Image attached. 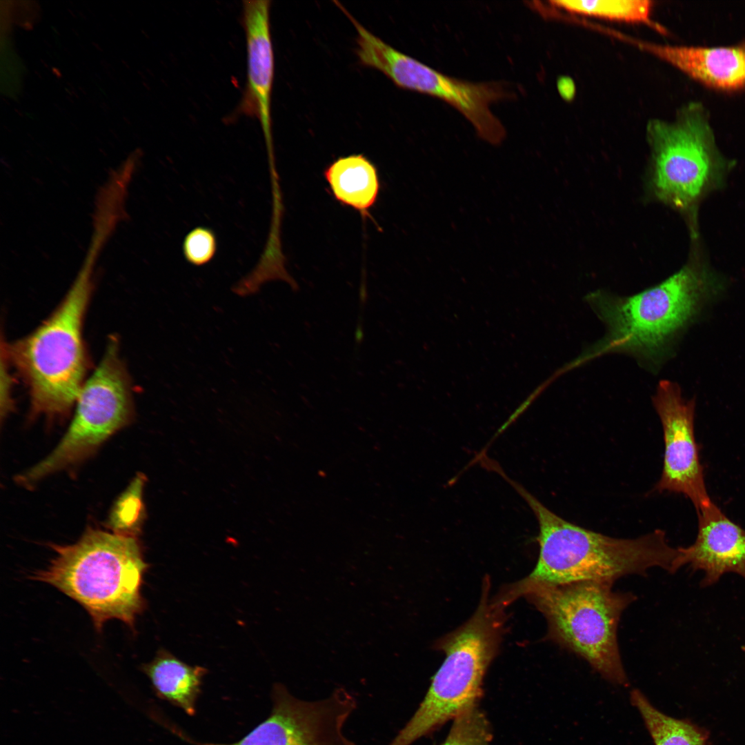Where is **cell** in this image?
I'll return each mask as SVG.
<instances>
[{
    "label": "cell",
    "instance_id": "6",
    "mask_svg": "<svg viewBox=\"0 0 745 745\" xmlns=\"http://www.w3.org/2000/svg\"><path fill=\"white\" fill-rule=\"evenodd\" d=\"M487 589L471 618L441 643L445 659L419 706L388 745H411L446 722L477 705L486 670L497 649L499 604Z\"/></svg>",
    "mask_w": 745,
    "mask_h": 745
},
{
    "label": "cell",
    "instance_id": "9",
    "mask_svg": "<svg viewBox=\"0 0 745 745\" xmlns=\"http://www.w3.org/2000/svg\"><path fill=\"white\" fill-rule=\"evenodd\" d=\"M357 56L361 65L381 72L397 86L442 100L457 109L478 136L491 144L504 139L506 130L490 105L515 95L506 82H472L444 74L384 42L354 17Z\"/></svg>",
    "mask_w": 745,
    "mask_h": 745
},
{
    "label": "cell",
    "instance_id": "22",
    "mask_svg": "<svg viewBox=\"0 0 745 745\" xmlns=\"http://www.w3.org/2000/svg\"><path fill=\"white\" fill-rule=\"evenodd\" d=\"M0 404L1 420L13 409L12 399V380L8 372V359L4 351L1 350Z\"/></svg>",
    "mask_w": 745,
    "mask_h": 745
},
{
    "label": "cell",
    "instance_id": "7",
    "mask_svg": "<svg viewBox=\"0 0 745 745\" xmlns=\"http://www.w3.org/2000/svg\"><path fill=\"white\" fill-rule=\"evenodd\" d=\"M646 135L655 195L675 209L695 212L699 201L722 185L727 167L706 110L700 104L691 103L673 121H649Z\"/></svg>",
    "mask_w": 745,
    "mask_h": 745
},
{
    "label": "cell",
    "instance_id": "11",
    "mask_svg": "<svg viewBox=\"0 0 745 745\" xmlns=\"http://www.w3.org/2000/svg\"><path fill=\"white\" fill-rule=\"evenodd\" d=\"M652 402L662 423L664 441L662 472L655 490L682 494L697 510L712 500L695 439V398L686 399L676 382L662 379Z\"/></svg>",
    "mask_w": 745,
    "mask_h": 745
},
{
    "label": "cell",
    "instance_id": "2",
    "mask_svg": "<svg viewBox=\"0 0 745 745\" xmlns=\"http://www.w3.org/2000/svg\"><path fill=\"white\" fill-rule=\"evenodd\" d=\"M499 475L526 501L539 526L537 564L526 581L561 584L578 581L614 583L627 575H646L653 567L675 573L679 548L663 530L633 539L615 538L566 521L501 470Z\"/></svg>",
    "mask_w": 745,
    "mask_h": 745
},
{
    "label": "cell",
    "instance_id": "18",
    "mask_svg": "<svg viewBox=\"0 0 745 745\" xmlns=\"http://www.w3.org/2000/svg\"><path fill=\"white\" fill-rule=\"evenodd\" d=\"M550 3L553 6L575 13L653 24L650 19L653 2L648 0L551 1Z\"/></svg>",
    "mask_w": 745,
    "mask_h": 745
},
{
    "label": "cell",
    "instance_id": "14",
    "mask_svg": "<svg viewBox=\"0 0 745 745\" xmlns=\"http://www.w3.org/2000/svg\"><path fill=\"white\" fill-rule=\"evenodd\" d=\"M616 37L635 44L711 87L735 90L745 88V42L730 46H671L637 40L617 32Z\"/></svg>",
    "mask_w": 745,
    "mask_h": 745
},
{
    "label": "cell",
    "instance_id": "5",
    "mask_svg": "<svg viewBox=\"0 0 745 745\" xmlns=\"http://www.w3.org/2000/svg\"><path fill=\"white\" fill-rule=\"evenodd\" d=\"M613 583L578 581L561 584L523 580L515 595L525 594L545 616L548 638L586 660L604 679L626 686L617 630L624 610L636 599L615 592Z\"/></svg>",
    "mask_w": 745,
    "mask_h": 745
},
{
    "label": "cell",
    "instance_id": "13",
    "mask_svg": "<svg viewBox=\"0 0 745 745\" xmlns=\"http://www.w3.org/2000/svg\"><path fill=\"white\" fill-rule=\"evenodd\" d=\"M697 512L698 532L694 543L679 547L675 569L688 565L702 570V587L717 583L727 573L745 579V530L731 521L713 501Z\"/></svg>",
    "mask_w": 745,
    "mask_h": 745
},
{
    "label": "cell",
    "instance_id": "15",
    "mask_svg": "<svg viewBox=\"0 0 745 745\" xmlns=\"http://www.w3.org/2000/svg\"><path fill=\"white\" fill-rule=\"evenodd\" d=\"M141 670L148 677L155 695L186 714H195L196 702L201 693L207 669L190 666L161 648Z\"/></svg>",
    "mask_w": 745,
    "mask_h": 745
},
{
    "label": "cell",
    "instance_id": "21",
    "mask_svg": "<svg viewBox=\"0 0 745 745\" xmlns=\"http://www.w3.org/2000/svg\"><path fill=\"white\" fill-rule=\"evenodd\" d=\"M217 237L212 230L199 226L185 237L182 250L185 259L192 265L201 266L209 263L217 251Z\"/></svg>",
    "mask_w": 745,
    "mask_h": 745
},
{
    "label": "cell",
    "instance_id": "20",
    "mask_svg": "<svg viewBox=\"0 0 745 745\" xmlns=\"http://www.w3.org/2000/svg\"><path fill=\"white\" fill-rule=\"evenodd\" d=\"M491 738L490 724L476 705L453 719L446 738L440 745H489Z\"/></svg>",
    "mask_w": 745,
    "mask_h": 745
},
{
    "label": "cell",
    "instance_id": "8",
    "mask_svg": "<svg viewBox=\"0 0 745 745\" xmlns=\"http://www.w3.org/2000/svg\"><path fill=\"white\" fill-rule=\"evenodd\" d=\"M75 404L74 417L59 444L46 458L17 476L19 484L33 486L48 475L82 461L132 421L131 381L120 357L117 337H110L99 365L85 381Z\"/></svg>",
    "mask_w": 745,
    "mask_h": 745
},
{
    "label": "cell",
    "instance_id": "10",
    "mask_svg": "<svg viewBox=\"0 0 745 745\" xmlns=\"http://www.w3.org/2000/svg\"><path fill=\"white\" fill-rule=\"evenodd\" d=\"M270 715L239 742L230 745H357L344 733L357 708L355 697L341 688L328 697L308 701L275 684Z\"/></svg>",
    "mask_w": 745,
    "mask_h": 745
},
{
    "label": "cell",
    "instance_id": "12",
    "mask_svg": "<svg viewBox=\"0 0 745 745\" xmlns=\"http://www.w3.org/2000/svg\"><path fill=\"white\" fill-rule=\"evenodd\" d=\"M269 0L243 1V23L247 51V82L239 110L257 117L264 134L270 167H275L273 150L271 97L274 52Z\"/></svg>",
    "mask_w": 745,
    "mask_h": 745
},
{
    "label": "cell",
    "instance_id": "17",
    "mask_svg": "<svg viewBox=\"0 0 745 745\" xmlns=\"http://www.w3.org/2000/svg\"><path fill=\"white\" fill-rule=\"evenodd\" d=\"M655 745H711L709 731L688 719H677L656 708L638 689L630 694Z\"/></svg>",
    "mask_w": 745,
    "mask_h": 745
},
{
    "label": "cell",
    "instance_id": "16",
    "mask_svg": "<svg viewBox=\"0 0 745 745\" xmlns=\"http://www.w3.org/2000/svg\"><path fill=\"white\" fill-rule=\"evenodd\" d=\"M324 177L335 199L342 205L370 216L380 190V181L375 164L362 154L340 157L324 171Z\"/></svg>",
    "mask_w": 745,
    "mask_h": 745
},
{
    "label": "cell",
    "instance_id": "23",
    "mask_svg": "<svg viewBox=\"0 0 745 745\" xmlns=\"http://www.w3.org/2000/svg\"><path fill=\"white\" fill-rule=\"evenodd\" d=\"M742 649L745 653V644L742 646Z\"/></svg>",
    "mask_w": 745,
    "mask_h": 745
},
{
    "label": "cell",
    "instance_id": "4",
    "mask_svg": "<svg viewBox=\"0 0 745 745\" xmlns=\"http://www.w3.org/2000/svg\"><path fill=\"white\" fill-rule=\"evenodd\" d=\"M100 251L96 246L89 247L67 294L39 326L12 344L3 346L1 343L8 361L28 387L32 415L50 417L65 414L75 404L86 381L83 322Z\"/></svg>",
    "mask_w": 745,
    "mask_h": 745
},
{
    "label": "cell",
    "instance_id": "1",
    "mask_svg": "<svg viewBox=\"0 0 745 745\" xmlns=\"http://www.w3.org/2000/svg\"><path fill=\"white\" fill-rule=\"evenodd\" d=\"M724 288L722 278L695 259L662 282L630 296L604 290L589 293L585 300L605 326L606 334L570 362L568 369L604 355L622 353L657 372L680 334Z\"/></svg>",
    "mask_w": 745,
    "mask_h": 745
},
{
    "label": "cell",
    "instance_id": "19",
    "mask_svg": "<svg viewBox=\"0 0 745 745\" xmlns=\"http://www.w3.org/2000/svg\"><path fill=\"white\" fill-rule=\"evenodd\" d=\"M144 482V476L138 475L117 501L110 521L115 533L133 537L138 535L145 513L142 499Z\"/></svg>",
    "mask_w": 745,
    "mask_h": 745
},
{
    "label": "cell",
    "instance_id": "3",
    "mask_svg": "<svg viewBox=\"0 0 745 745\" xmlns=\"http://www.w3.org/2000/svg\"><path fill=\"white\" fill-rule=\"evenodd\" d=\"M50 546L54 558L30 578L78 602L97 631L112 619L134 630L146 608L141 587L149 567L137 537L88 528L74 544Z\"/></svg>",
    "mask_w": 745,
    "mask_h": 745
}]
</instances>
